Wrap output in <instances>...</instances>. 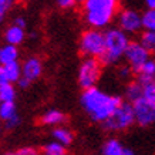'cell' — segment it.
Segmentation results:
<instances>
[{
  "label": "cell",
  "mask_w": 155,
  "mask_h": 155,
  "mask_svg": "<svg viewBox=\"0 0 155 155\" xmlns=\"http://www.w3.org/2000/svg\"><path fill=\"white\" fill-rule=\"evenodd\" d=\"M121 103L122 100L120 97L107 94L97 87L85 88L81 95V105L84 111L95 122H104Z\"/></svg>",
  "instance_id": "cell-1"
},
{
  "label": "cell",
  "mask_w": 155,
  "mask_h": 155,
  "mask_svg": "<svg viewBox=\"0 0 155 155\" xmlns=\"http://www.w3.org/2000/svg\"><path fill=\"white\" fill-rule=\"evenodd\" d=\"M118 6V0H85L83 3L84 19L91 27L104 28L115 17Z\"/></svg>",
  "instance_id": "cell-2"
},
{
  "label": "cell",
  "mask_w": 155,
  "mask_h": 155,
  "mask_svg": "<svg viewBox=\"0 0 155 155\" xmlns=\"http://www.w3.org/2000/svg\"><path fill=\"white\" fill-rule=\"evenodd\" d=\"M130 44L127 33L121 28H110L105 31V50L100 57L104 64H115L121 60Z\"/></svg>",
  "instance_id": "cell-3"
},
{
  "label": "cell",
  "mask_w": 155,
  "mask_h": 155,
  "mask_svg": "<svg viewBox=\"0 0 155 155\" xmlns=\"http://www.w3.org/2000/svg\"><path fill=\"white\" fill-rule=\"evenodd\" d=\"M135 122L134 107L130 101L121 103L110 117L103 122L107 131H125Z\"/></svg>",
  "instance_id": "cell-4"
},
{
  "label": "cell",
  "mask_w": 155,
  "mask_h": 155,
  "mask_svg": "<svg viewBox=\"0 0 155 155\" xmlns=\"http://www.w3.org/2000/svg\"><path fill=\"white\" fill-rule=\"evenodd\" d=\"M105 50V33L101 28L91 27L85 30L80 38V51L85 57L100 58Z\"/></svg>",
  "instance_id": "cell-5"
},
{
  "label": "cell",
  "mask_w": 155,
  "mask_h": 155,
  "mask_svg": "<svg viewBox=\"0 0 155 155\" xmlns=\"http://www.w3.org/2000/svg\"><path fill=\"white\" fill-rule=\"evenodd\" d=\"M101 77V60L95 57H85L78 68V83L83 88L95 87Z\"/></svg>",
  "instance_id": "cell-6"
},
{
  "label": "cell",
  "mask_w": 155,
  "mask_h": 155,
  "mask_svg": "<svg viewBox=\"0 0 155 155\" xmlns=\"http://www.w3.org/2000/svg\"><path fill=\"white\" fill-rule=\"evenodd\" d=\"M151 57V53L145 48V46L141 41H130L124 58L127 61V64L131 67V70L134 73H138V70L144 66L148 58Z\"/></svg>",
  "instance_id": "cell-7"
},
{
  "label": "cell",
  "mask_w": 155,
  "mask_h": 155,
  "mask_svg": "<svg viewBox=\"0 0 155 155\" xmlns=\"http://www.w3.org/2000/svg\"><path fill=\"white\" fill-rule=\"evenodd\" d=\"M135 122L141 127H150L155 124V103H151L147 98H140L132 103Z\"/></svg>",
  "instance_id": "cell-8"
},
{
  "label": "cell",
  "mask_w": 155,
  "mask_h": 155,
  "mask_svg": "<svg viewBox=\"0 0 155 155\" xmlns=\"http://www.w3.org/2000/svg\"><path fill=\"white\" fill-rule=\"evenodd\" d=\"M118 27L127 34L138 33L142 28V14L137 10L125 9L118 14Z\"/></svg>",
  "instance_id": "cell-9"
},
{
  "label": "cell",
  "mask_w": 155,
  "mask_h": 155,
  "mask_svg": "<svg viewBox=\"0 0 155 155\" xmlns=\"http://www.w3.org/2000/svg\"><path fill=\"white\" fill-rule=\"evenodd\" d=\"M43 73V64L37 57H28L21 66V77L27 78L28 81L37 80Z\"/></svg>",
  "instance_id": "cell-10"
},
{
  "label": "cell",
  "mask_w": 155,
  "mask_h": 155,
  "mask_svg": "<svg viewBox=\"0 0 155 155\" xmlns=\"http://www.w3.org/2000/svg\"><path fill=\"white\" fill-rule=\"evenodd\" d=\"M138 81L141 84H147L151 81H155V57H150L144 63V66L138 70Z\"/></svg>",
  "instance_id": "cell-11"
},
{
  "label": "cell",
  "mask_w": 155,
  "mask_h": 155,
  "mask_svg": "<svg viewBox=\"0 0 155 155\" xmlns=\"http://www.w3.org/2000/svg\"><path fill=\"white\" fill-rule=\"evenodd\" d=\"M104 155H132V151L125 148L121 142L115 140V138H111L105 141V144L103 145V151H101Z\"/></svg>",
  "instance_id": "cell-12"
},
{
  "label": "cell",
  "mask_w": 155,
  "mask_h": 155,
  "mask_svg": "<svg viewBox=\"0 0 155 155\" xmlns=\"http://www.w3.org/2000/svg\"><path fill=\"white\" fill-rule=\"evenodd\" d=\"M26 38V31L24 27H20L17 24H12L7 30L5 31V40L9 44H14V46H19L24 41Z\"/></svg>",
  "instance_id": "cell-13"
},
{
  "label": "cell",
  "mask_w": 155,
  "mask_h": 155,
  "mask_svg": "<svg viewBox=\"0 0 155 155\" xmlns=\"http://www.w3.org/2000/svg\"><path fill=\"white\" fill-rule=\"evenodd\" d=\"M66 121V115L58 111V110H48L47 113L43 114L41 122L44 125H50V127H58Z\"/></svg>",
  "instance_id": "cell-14"
},
{
  "label": "cell",
  "mask_w": 155,
  "mask_h": 155,
  "mask_svg": "<svg viewBox=\"0 0 155 155\" xmlns=\"http://www.w3.org/2000/svg\"><path fill=\"white\" fill-rule=\"evenodd\" d=\"M19 58V50L14 44H6L0 47V64H7L12 61H17Z\"/></svg>",
  "instance_id": "cell-15"
},
{
  "label": "cell",
  "mask_w": 155,
  "mask_h": 155,
  "mask_svg": "<svg viewBox=\"0 0 155 155\" xmlns=\"http://www.w3.org/2000/svg\"><path fill=\"white\" fill-rule=\"evenodd\" d=\"M144 95V84H141L140 81H131L125 88V97L130 103H135L137 100L142 98Z\"/></svg>",
  "instance_id": "cell-16"
},
{
  "label": "cell",
  "mask_w": 155,
  "mask_h": 155,
  "mask_svg": "<svg viewBox=\"0 0 155 155\" xmlns=\"http://www.w3.org/2000/svg\"><path fill=\"white\" fill-rule=\"evenodd\" d=\"M3 66V70H5V74L7 77L9 83H17L21 77V66H20L17 61H12V63H7V64H2Z\"/></svg>",
  "instance_id": "cell-17"
},
{
  "label": "cell",
  "mask_w": 155,
  "mask_h": 155,
  "mask_svg": "<svg viewBox=\"0 0 155 155\" xmlns=\"http://www.w3.org/2000/svg\"><path fill=\"white\" fill-rule=\"evenodd\" d=\"M53 138H54L56 141L61 142L63 145L68 147L71 142H73V140H74V135H73V132H71L70 130H67V128H64V127H58L53 131Z\"/></svg>",
  "instance_id": "cell-18"
},
{
  "label": "cell",
  "mask_w": 155,
  "mask_h": 155,
  "mask_svg": "<svg viewBox=\"0 0 155 155\" xmlns=\"http://www.w3.org/2000/svg\"><path fill=\"white\" fill-rule=\"evenodd\" d=\"M14 98H16V88L13 83H6L0 85V103L14 101Z\"/></svg>",
  "instance_id": "cell-19"
},
{
  "label": "cell",
  "mask_w": 155,
  "mask_h": 155,
  "mask_svg": "<svg viewBox=\"0 0 155 155\" xmlns=\"http://www.w3.org/2000/svg\"><path fill=\"white\" fill-rule=\"evenodd\" d=\"M16 105L14 101H6V103H0V120L2 121H7L10 118L16 115Z\"/></svg>",
  "instance_id": "cell-20"
},
{
  "label": "cell",
  "mask_w": 155,
  "mask_h": 155,
  "mask_svg": "<svg viewBox=\"0 0 155 155\" xmlns=\"http://www.w3.org/2000/svg\"><path fill=\"white\" fill-rule=\"evenodd\" d=\"M141 43L151 54H155V30H145L141 36Z\"/></svg>",
  "instance_id": "cell-21"
},
{
  "label": "cell",
  "mask_w": 155,
  "mask_h": 155,
  "mask_svg": "<svg viewBox=\"0 0 155 155\" xmlns=\"http://www.w3.org/2000/svg\"><path fill=\"white\" fill-rule=\"evenodd\" d=\"M44 154L46 155H64L66 154V145H63L58 141H51L44 147Z\"/></svg>",
  "instance_id": "cell-22"
},
{
  "label": "cell",
  "mask_w": 155,
  "mask_h": 155,
  "mask_svg": "<svg viewBox=\"0 0 155 155\" xmlns=\"http://www.w3.org/2000/svg\"><path fill=\"white\" fill-rule=\"evenodd\" d=\"M142 28L155 30V9H148L142 14Z\"/></svg>",
  "instance_id": "cell-23"
},
{
  "label": "cell",
  "mask_w": 155,
  "mask_h": 155,
  "mask_svg": "<svg viewBox=\"0 0 155 155\" xmlns=\"http://www.w3.org/2000/svg\"><path fill=\"white\" fill-rule=\"evenodd\" d=\"M14 0H0V24L5 21L6 16L10 12V9L13 7Z\"/></svg>",
  "instance_id": "cell-24"
},
{
  "label": "cell",
  "mask_w": 155,
  "mask_h": 155,
  "mask_svg": "<svg viewBox=\"0 0 155 155\" xmlns=\"http://www.w3.org/2000/svg\"><path fill=\"white\" fill-rule=\"evenodd\" d=\"M144 98H147L151 103H155V81L144 84Z\"/></svg>",
  "instance_id": "cell-25"
},
{
  "label": "cell",
  "mask_w": 155,
  "mask_h": 155,
  "mask_svg": "<svg viewBox=\"0 0 155 155\" xmlns=\"http://www.w3.org/2000/svg\"><path fill=\"white\" fill-rule=\"evenodd\" d=\"M5 124H6V128H9V130H12V128H16L20 124V117L17 115V114H16V115H13V117L10 118V120L5 121Z\"/></svg>",
  "instance_id": "cell-26"
},
{
  "label": "cell",
  "mask_w": 155,
  "mask_h": 155,
  "mask_svg": "<svg viewBox=\"0 0 155 155\" xmlns=\"http://www.w3.org/2000/svg\"><path fill=\"white\" fill-rule=\"evenodd\" d=\"M131 73H134V71L131 70V67L128 66V64H127V66H122L121 68L118 70V75H120L121 78H124V80H125V78H128V77L131 75Z\"/></svg>",
  "instance_id": "cell-27"
},
{
  "label": "cell",
  "mask_w": 155,
  "mask_h": 155,
  "mask_svg": "<svg viewBox=\"0 0 155 155\" xmlns=\"http://www.w3.org/2000/svg\"><path fill=\"white\" fill-rule=\"evenodd\" d=\"M57 3L61 9H71L77 3V0H57Z\"/></svg>",
  "instance_id": "cell-28"
},
{
  "label": "cell",
  "mask_w": 155,
  "mask_h": 155,
  "mask_svg": "<svg viewBox=\"0 0 155 155\" xmlns=\"http://www.w3.org/2000/svg\"><path fill=\"white\" fill-rule=\"evenodd\" d=\"M17 154L19 155H36L37 151H36V148H33V147H24V148H20V150L17 151Z\"/></svg>",
  "instance_id": "cell-29"
},
{
  "label": "cell",
  "mask_w": 155,
  "mask_h": 155,
  "mask_svg": "<svg viewBox=\"0 0 155 155\" xmlns=\"http://www.w3.org/2000/svg\"><path fill=\"white\" fill-rule=\"evenodd\" d=\"M6 83H9V80H7V77H6V74H5L3 66L0 64V85H2V84H6Z\"/></svg>",
  "instance_id": "cell-30"
},
{
  "label": "cell",
  "mask_w": 155,
  "mask_h": 155,
  "mask_svg": "<svg viewBox=\"0 0 155 155\" xmlns=\"http://www.w3.org/2000/svg\"><path fill=\"white\" fill-rule=\"evenodd\" d=\"M17 83H19V85L21 87V88H26V87H28V85H30V83H31V81H28L27 78H24V77H20V80L17 81Z\"/></svg>",
  "instance_id": "cell-31"
},
{
  "label": "cell",
  "mask_w": 155,
  "mask_h": 155,
  "mask_svg": "<svg viewBox=\"0 0 155 155\" xmlns=\"http://www.w3.org/2000/svg\"><path fill=\"white\" fill-rule=\"evenodd\" d=\"M13 24H17L20 27H26V20H24L23 17H16V19L13 20Z\"/></svg>",
  "instance_id": "cell-32"
},
{
  "label": "cell",
  "mask_w": 155,
  "mask_h": 155,
  "mask_svg": "<svg viewBox=\"0 0 155 155\" xmlns=\"http://www.w3.org/2000/svg\"><path fill=\"white\" fill-rule=\"evenodd\" d=\"M148 9H155V0H144Z\"/></svg>",
  "instance_id": "cell-33"
},
{
  "label": "cell",
  "mask_w": 155,
  "mask_h": 155,
  "mask_svg": "<svg viewBox=\"0 0 155 155\" xmlns=\"http://www.w3.org/2000/svg\"><path fill=\"white\" fill-rule=\"evenodd\" d=\"M85 0H77V3H84Z\"/></svg>",
  "instance_id": "cell-34"
}]
</instances>
